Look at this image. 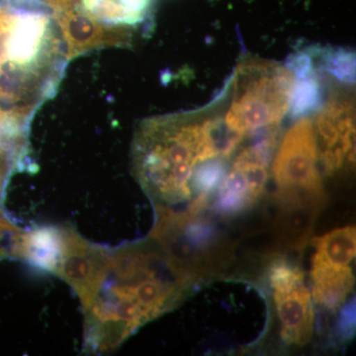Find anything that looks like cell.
<instances>
[{
	"instance_id": "1",
	"label": "cell",
	"mask_w": 356,
	"mask_h": 356,
	"mask_svg": "<svg viewBox=\"0 0 356 356\" xmlns=\"http://www.w3.org/2000/svg\"><path fill=\"white\" fill-rule=\"evenodd\" d=\"M96 252L88 286L79 294L89 353L118 348L142 325L179 305L201 280L152 236Z\"/></svg>"
},
{
	"instance_id": "2",
	"label": "cell",
	"mask_w": 356,
	"mask_h": 356,
	"mask_svg": "<svg viewBox=\"0 0 356 356\" xmlns=\"http://www.w3.org/2000/svg\"><path fill=\"white\" fill-rule=\"evenodd\" d=\"M245 138L221 115L192 112L147 119L132 143L134 175L154 203L156 219L184 216L194 172L207 161L229 159Z\"/></svg>"
},
{
	"instance_id": "3",
	"label": "cell",
	"mask_w": 356,
	"mask_h": 356,
	"mask_svg": "<svg viewBox=\"0 0 356 356\" xmlns=\"http://www.w3.org/2000/svg\"><path fill=\"white\" fill-rule=\"evenodd\" d=\"M69 58L48 6L0 0V109L31 124L57 95Z\"/></svg>"
},
{
	"instance_id": "4",
	"label": "cell",
	"mask_w": 356,
	"mask_h": 356,
	"mask_svg": "<svg viewBox=\"0 0 356 356\" xmlns=\"http://www.w3.org/2000/svg\"><path fill=\"white\" fill-rule=\"evenodd\" d=\"M294 74L261 60H243L234 74L232 100L224 121L243 138L280 128L288 113Z\"/></svg>"
},
{
	"instance_id": "5",
	"label": "cell",
	"mask_w": 356,
	"mask_h": 356,
	"mask_svg": "<svg viewBox=\"0 0 356 356\" xmlns=\"http://www.w3.org/2000/svg\"><path fill=\"white\" fill-rule=\"evenodd\" d=\"M277 140L278 130L259 134L236 154L213 197L212 209L219 216L235 217L259 202L266 191Z\"/></svg>"
},
{
	"instance_id": "6",
	"label": "cell",
	"mask_w": 356,
	"mask_h": 356,
	"mask_svg": "<svg viewBox=\"0 0 356 356\" xmlns=\"http://www.w3.org/2000/svg\"><path fill=\"white\" fill-rule=\"evenodd\" d=\"M274 198L292 194L324 193L317 140L309 117L297 120L281 140L271 165Z\"/></svg>"
},
{
	"instance_id": "7",
	"label": "cell",
	"mask_w": 356,
	"mask_h": 356,
	"mask_svg": "<svg viewBox=\"0 0 356 356\" xmlns=\"http://www.w3.org/2000/svg\"><path fill=\"white\" fill-rule=\"evenodd\" d=\"M266 280L273 291L281 339L287 346H305L314 332L313 299L305 273L286 257H275L267 267Z\"/></svg>"
},
{
	"instance_id": "8",
	"label": "cell",
	"mask_w": 356,
	"mask_h": 356,
	"mask_svg": "<svg viewBox=\"0 0 356 356\" xmlns=\"http://www.w3.org/2000/svg\"><path fill=\"white\" fill-rule=\"evenodd\" d=\"M355 106L353 96L334 91L321 107L314 130L321 172L334 175L355 163Z\"/></svg>"
},
{
	"instance_id": "9",
	"label": "cell",
	"mask_w": 356,
	"mask_h": 356,
	"mask_svg": "<svg viewBox=\"0 0 356 356\" xmlns=\"http://www.w3.org/2000/svg\"><path fill=\"white\" fill-rule=\"evenodd\" d=\"M64 38L67 57L70 60L100 49L128 48L134 42L132 28L98 22L86 15L79 6V0L72 6L54 11Z\"/></svg>"
},
{
	"instance_id": "10",
	"label": "cell",
	"mask_w": 356,
	"mask_h": 356,
	"mask_svg": "<svg viewBox=\"0 0 356 356\" xmlns=\"http://www.w3.org/2000/svg\"><path fill=\"white\" fill-rule=\"evenodd\" d=\"M275 200L280 205L274 221L276 236L281 245L300 252L310 240L325 202V193L293 194Z\"/></svg>"
},
{
	"instance_id": "11",
	"label": "cell",
	"mask_w": 356,
	"mask_h": 356,
	"mask_svg": "<svg viewBox=\"0 0 356 356\" xmlns=\"http://www.w3.org/2000/svg\"><path fill=\"white\" fill-rule=\"evenodd\" d=\"M312 299L323 310L337 313L353 293L355 278L350 266H341L312 257Z\"/></svg>"
},
{
	"instance_id": "12",
	"label": "cell",
	"mask_w": 356,
	"mask_h": 356,
	"mask_svg": "<svg viewBox=\"0 0 356 356\" xmlns=\"http://www.w3.org/2000/svg\"><path fill=\"white\" fill-rule=\"evenodd\" d=\"M315 248L313 254L325 261L341 266H350L356 254L355 227L348 226L332 229L330 233L312 240Z\"/></svg>"
},
{
	"instance_id": "13",
	"label": "cell",
	"mask_w": 356,
	"mask_h": 356,
	"mask_svg": "<svg viewBox=\"0 0 356 356\" xmlns=\"http://www.w3.org/2000/svg\"><path fill=\"white\" fill-rule=\"evenodd\" d=\"M324 104V90L317 74L295 79L290 96L289 113L291 119L298 120L318 111Z\"/></svg>"
},
{
	"instance_id": "14",
	"label": "cell",
	"mask_w": 356,
	"mask_h": 356,
	"mask_svg": "<svg viewBox=\"0 0 356 356\" xmlns=\"http://www.w3.org/2000/svg\"><path fill=\"white\" fill-rule=\"evenodd\" d=\"M79 6L89 17L104 24L135 27L146 18L129 10L118 0H79Z\"/></svg>"
},
{
	"instance_id": "15",
	"label": "cell",
	"mask_w": 356,
	"mask_h": 356,
	"mask_svg": "<svg viewBox=\"0 0 356 356\" xmlns=\"http://www.w3.org/2000/svg\"><path fill=\"white\" fill-rule=\"evenodd\" d=\"M322 60L321 67L331 74L339 83L350 84L355 83V51L343 48L322 49L315 50Z\"/></svg>"
},
{
	"instance_id": "16",
	"label": "cell",
	"mask_w": 356,
	"mask_h": 356,
	"mask_svg": "<svg viewBox=\"0 0 356 356\" xmlns=\"http://www.w3.org/2000/svg\"><path fill=\"white\" fill-rule=\"evenodd\" d=\"M355 331V298L343 307L337 323V336L341 343L350 341Z\"/></svg>"
},
{
	"instance_id": "17",
	"label": "cell",
	"mask_w": 356,
	"mask_h": 356,
	"mask_svg": "<svg viewBox=\"0 0 356 356\" xmlns=\"http://www.w3.org/2000/svg\"><path fill=\"white\" fill-rule=\"evenodd\" d=\"M20 233V229L14 227L0 209V257H3L6 254V250H3V245H2L4 238H16Z\"/></svg>"
},
{
	"instance_id": "18",
	"label": "cell",
	"mask_w": 356,
	"mask_h": 356,
	"mask_svg": "<svg viewBox=\"0 0 356 356\" xmlns=\"http://www.w3.org/2000/svg\"><path fill=\"white\" fill-rule=\"evenodd\" d=\"M118 1L132 13L146 17L147 11L153 6L154 0H118Z\"/></svg>"
}]
</instances>
